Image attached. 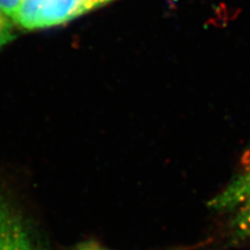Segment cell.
<instances>
[{"label": "cell", "mask_w": 250, "mask_h": 250, "mask_svg": "<svg viewBox=\"0 0 250 250\" xmlns=\"http://www.w3.org/2000/svg\"><path fill=\"white\" fill-rule=\"evenodd\" d=\"M22 2L23 0H0V12L15 22Z\"/></svg>", "instance_id": "obj_8"}, {"label": "cell", "mask_w": 250, "mask_h": 250, "mask_svg": "<svg viewBox=\"0 0 250 250\" xmlns=\"http://www.w3.org/2000/svg\"><path fill=\"white\" fill-rule=\"evenodd\" d=\"M240 208L234 219V229L242 238H250V198L239 206Z\"/></svg>", "instance_id": "obj_6"}, {"label": "cell", "mask_w": 250, "mask_h": 250, "mask_svg": "<svg viewBox=\"0 0 250 250\" xmlns=\"http://www.w3.org/2000/svg\"><path fill=\"white\" fill-rule=\"evenodd\" d=\"M46 0H23L15 24L27 30L36 29V23Z\"/></svg>", "instance_id": "obj_4"}, {"label": "cell", "mask_w": 250, "mask_h": 250, "mask_svg": "<svg viewBox=\"0 0 250 250\" xmlns=\"http://www.w3.org/2000/svg\"><path fill=\"white\" fill-rule=\"evenodd\" d=\"M91 10L90 0H46L39 14L36 29L65 24Z\"/></svg>", "instance_id": "obj_1"}, {"label": "cell", "mask_w": 250, "mask_h": 250, "mask_svg": "<svg viewBox=\"0 0 250 250\" xmlns=\"http://www.w3.org/2000/svg\"><path fill=\"white\" fill-rule=\"evenodd\" d=\"M15 22L0 12V49L12 42L15 36Z\"/></svg>", "instance_id": "obj_7"}, {"label": "cell", "mask_w": 250, "mask_h": 250, "mask_svg": "<svg viewBox=\"0 0 250 250\" xmlns=\"http://www.w3.org/2000/svg\"><path fill=\"white\" fill-rule=\"evenodd\" d=\"M90 1H91L93 9H96V7L104 5L109 1H112V0H90Z\"/></svg>", "instance_id": "obj_10"}, {"label": "cell", "mask_w": 250, "mask_h": 250, "mask_svg": "<svg viewBox=\"0 0 250 250\" xmlns=\"http://www.w3.org/2000/svg\"><path fill=\"white\" fill-rule=\"evenodd\" d=\"M0 250H43L35 241L33 234L22 219L15 226L11 234L0 246Z\"/></svg>", "instance_id": "obj_3"}, {"label": "cell", "mask_w": 250, "mask_h": 250, "mask_svg": "<svg viewBox=\"0 0 250 250\" xmlns=\"http://www.w3.org/2000/svg\"><path fill=\"white\" fill-rule=\"evenodd\" d=\"M249 167H250V166H249Z\"/></svg>", "instance_id": "obj_11"}, {"label": "cell", "mask_w": 250, "mask_h": 250, "mask_svg": "<svg viewBox=\"0 0 250 250\" xmlns=\"http://www.w3.org/2000/svg\"><path fill=\"white\" fill-rule=\"evenodd\" d=\"M250 198V167L238 175L226 189L210 202L217 209H228L241 206Z\"/></svg>", "instance_id": "obj_2"}, {"label": "cell", "mask_w": 250, "mask_h": 250, "mask_svg": "<svg viewBox=\"0 0 250 250\" xmlns=\"http://www.w3.org/2000/svg\"><path fill=\"white\" fill-rule=\"evenodd\" d=\"M74 250H111L103 245H100L96 242H85L81 245H78Z\"/></svg>", "instance_id": "obj_9"}, {"label": "cell", "mask_w": 250, "mask_h": 250, "mask_svg": "<svg viewBox=\"0 0 250 250\" xmlns=\"http://www.w3.org/2000/svg\"><path fill=\"white\" fill-rule=\"evenodd\" d=\"M20 219L12 208L5 205H0V246L10 236Z\"/></svg>", "instance_id": "obj_5"}]
</instances>
